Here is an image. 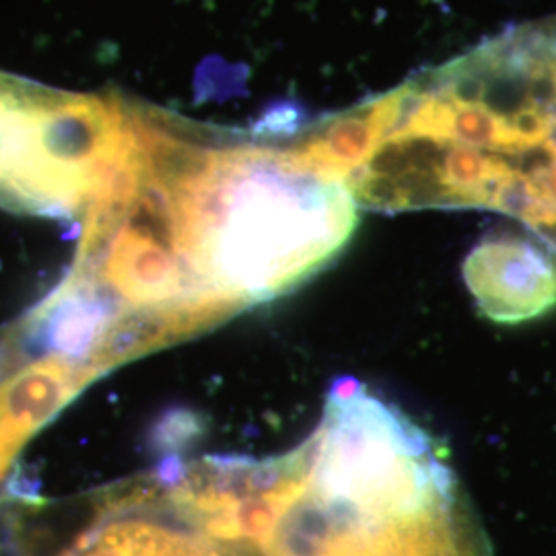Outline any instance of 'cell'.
<instances>
[{
  "mask_svg": "<svg viewBox=\"0 0 556 556\" xmlns=\"http://www.w3.org/2000/svg\"><path fill=\"white\" fill-rule=\"evenodd\" d=\"M93 379L56 358H34L0 376V478L23 445Z\"/></svg>",
  "mask_w": 556,
  "mask_h": 556,
  "instance_id": "obj_7",
  "label": "cell"
},
{
  "mask_svg": "<svg viewBox=\"0 0 556 556\" xmlns=\"http://www.w3.org/2000/svg\"><path fill=\"white\" fill-rule=\"evenodd\" d=\"M231 536L262 556H493L445 447L351 378L312 438L260 464Z\"/></svg>",
  "mask_w": 556,
  "mask_h": 556,
  "instance_id": "obj_2",
  "label": "cell"
},
{
  "mask_svg": "<svg viewBox=\"0 0 556 556\" xmlns=\"http://www.w3.org/2000/svg\"><path fill=\"white\" fill-rule=\"evenodd\" d=\"M0 556L262 555L250 542L211 534L155 478L64 505L4 493Z\"/></svg>",
  "mask_w": 556,
  "mask_h": 556,
  "instance_id": "obj_5",
  "label": "cell"
},
{
  "mask_svg": "<svg viewBox=\"0 0 556 556\" xmlns=\"http://www.w3.org/2000/svg\"><path fill=\"white\" fill-rule=\"evenodd\" d=\"M137 208L188 299L217 321L316 277L357 227L349 188L293 144L200 149L165 126L149 147Z\"/></svg>",
  "mask_w": 556,
  "mask_h": 556,
  "instance_id": "obj_3",
  "label": "cell"
},
{
  "mask_svg": "<svg viewBox=\"0 0 556 556\" xmlns=\"http://www.w3.org/2000/svg\"><path fill=\"white\" fill-rule=\"evenodd\" d=\"M140 140L139 112L0 73V206L73 217L114 190Z\"/></svg>",
  "mask_w": 556,
  "mask_h": 556,
  "instance_id": "obj_4",
  "label": "cell"
},
{
  "mask_svg": "<svg viewBox=\"0 0 556 556\" xmlns=\"http://www.w3.org/2000/svg\"><path fill=\"white\" fill-rule=\"evenodd\" d=\"M349 124L357 206L503 213L556 254V15L418 73Z\"/></svg>",
  "mask_w": 556,
  "mask_h": 556,
  "instance_id": "obj_1",
  "label": "cell"
},
{
  "mask_svg": "<svg viewBox=\"0 0 556 556\" xmlns=\"http://www.w3.org/2000/svg\"><path fill=\"white\" fill-rule=\"evenodd\" d=\"M462 273L480 314L501 324L528 321L556 307V254L523 233H486Z\"/></svg>",
  "mask_w": 556,
  "mask_h": 556,
  "instance_id": "obj_6",
  "label": "cell"
}]
</instances>
